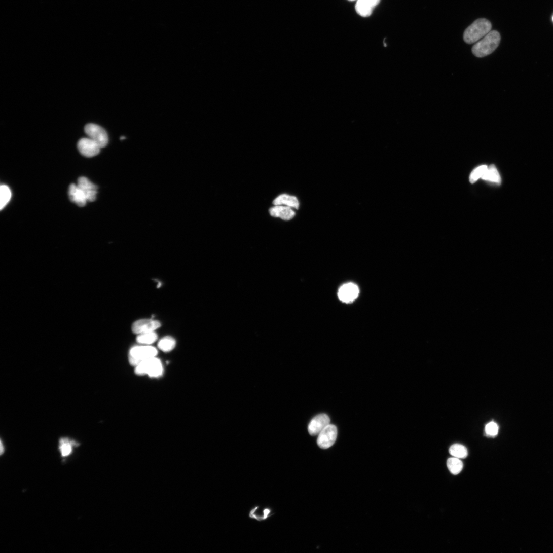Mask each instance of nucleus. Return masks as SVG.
<instances>
[{
	"instance_id": "a878e982",
	"label": "nucleus",
	"mask_w": 553,
	"mask_h": 553,
	"mask_svg": "<svg viewBox=\"0 0 553 553\" xmlns=\"http://www.w3.org/2000/svg\"><path fill=\"white\" fill-rule=\"evenodd\" d=\"M348 1H350V2H353V1H355V0H348Z\"/></svg>"
},
{
	"instance_id": "f8f14e48",
	"label": "nucleus",
	"mask_w": 553,
	"mask_h": 553,
	"mask_svg": "<svg viewBox=\"0 0 553 553\" xmlns=\"http://www.w3.org/2000/svg\"><path fill=\"white\" fill-rule=\"evenodd\" d=\"M77 185L85 194L88 202H92L95 201L97 193V188L96 185L84 177L79 179Z\"/></svg>"
},
{
	"instance_id": "6ab92c4d",
	"label": "nucleus",
	"mask_w": 553,
	"mask_h": 553,
	"mask_svg": "<svg viewBox=\"0 0 553 553\" xmlns=\"http://www.w3.org/2000/svg\"><path fill=\"white\" fill-rule=\"evenodd\" d=\"M447 467L450 472L454 475L459 474L463 469V463L457 458H449L447 462Z\"/></svg>"
},
{
	"instance_id": "bb28decb",
	"label": "nucleus",
	"mask_w": 553,
	"mask_h": 553,
	"mask_svg": "<svg viewBox=\"0 0 553 553\" xmlns=\"http://www.w3.org/2000/svg\"><path fill=\"white\" fill-rule=\"evenodd\" d=\"M552 20H553V17H552Z\"/></svg>"
},
{
	"instance_id": "2eb2a0df",
	"label": "nucleus",
	"mask_w": 553,
	"mask_h": 553,
	"mask_svg": "<svg viewBox=\"0 0 553 553\" xmlns=\"http://www.w3.org/2000/svg\"><path fill=\"white\" fill-rule=\"evenodd\" d=\"M273 204L275 206L284 205L298 209L299 204L297 198L294 196H289L287 194H282L276 198Z\"/></svg>"
},
{
	"instance_id": "f257e3e1",
	"label": "nucleus",
	"mask_w": 553,
	"mask_h": 553,
	"mask_svg": "<svg viewBox=\"0 0 553 553\" xmlns=\"http://www.w3.org/2000/svg\"><path fill=\"white\" fill-rule=\"evenodd\" d=\"M501 37L496 30H491L473 46L472 52L477 58H484L492 54L498 47Z\"/></svg>"
},
{
	"instance_id": "412c9836",
	"label": "nucleus",
	"mask_w": 553,
	"mask_h": 553,
	"mask_svg": "<svg viewBox=\"0 0 553 553\" xmlns=\"http://www.w3.org/2000/svg\"><path fill=\"white\" fill-rule=\"evenodd\" d=\"M157 339V334L154 331H152L138 335L136 340L139 344L149 345L155 342Z\"/></svg>"
},
{
	"instance_id": "9d476101",
	"label": "nucleus",
	"mask_w": 553,
	"mask_h": 553,
	"mask_svg": "<svg viewBox=\"0 0 553 553\" xmlns=\"http://www.w3.org/2000/svg\"><path fill=\"white\" fill-rule=\"evenodd\" d=\"M359 293L358 286L355 284L349 283L343 285L340 288L338 296L339 299L344 303H350L357 298Z\"/></svg>"
},
{
	"instance_id": "4468645a",
	"label": "nucleus",
	"mask_w": 553,
	"mask_h": 553,
	"mask_svg": "<svg viewBox=\"0 0 553 553\" xmlns=\"http://www.w3.org/2000/svg\"><path fill=\"white\" fill-rule=\"evenodd\" d=\"M270 215L274 217H279L284 220H290L295 216V212L289 207L275 206L270 210Z\"/></svg>"
},
{
	"instance_id": "7ed1b4c3",
	"label": "nucleus",
	"mask_w": 553,
	"mask_h": 553,
	"mask_svg": "<svg viewBox=\"0 0 553 553\" xmlns=\"http://www.w3.org/2000/svg\"><path fill=\"white\" fill-rule=\"evenodd\" d=\"M157 349L151 346H137L132 347L129 353V360L131 365L137 366L143 361L156 357Z\"/></svg>"
},
{
	"instance_id": "393cba45",
	"label": "nucleus",
	"mask_w": 553,
	"mask_h": 553,
	"mask_svg": "<svg viewBox=\"0 0 553 553\" xmlns=\"http://www.w3.org/2000/svg\"><path fill=\"white\" fill-rule=\"evenodd\" d=\"M4 446L3 445L2 442H1V453H2V454H3V453L4 452Z\"/></svg>"
},
{
	"instance_id": "aec40b11",
	"label": "nucleus",
	"mask_w": 553,
	"mask_h": 553,
	"mask_svg": "<svg viewBox=\"0 0 553 553\" xmlns=\"http://www.w3.org/2000/svg\"><path fill=\"white\" fill-rule=\"evenodd\" d=\"M12 192L9 187L2 185L0 188V209L3 210L10 202Z\"/></svg>"
},
{
	"instance_id": "39448f33",
	"label": "nucleus",
	"mask_w": 553,
	"mask_h": 553,
	"mask_svg": "<svg viewBox=\"0 0 553 553\" xmlns=\"http://www.w3.org/2000/svg\"><path fill=\"white\" fill-rule=\"evenodd\" d=\"M85 132L89 138L94 141L100 148H104L108 144V136L102 127L95 124H89L85 126Z\"/></svg>"
},
{
	"instance_id": "9b49d317",
	"label": "nucleus",
	"mask_w": 553,
	"mask_h": 553,
	"mask_svg": "<svg viewBox=\"0 0 553 553\" xmlns=\"http://www.w3.org/2000/svg\"><path fill=\"white\" fill-rule=\"evenodd\" d=\"M380 2L381 0H358L355 6L356 12L362 17H370Z\"/></svg>"
},
{
	"instance_id": "6e6552de",
	"label": "nucleus",
	"mask_w": 553,
	"mask_h": 553,
	"mask_svg": "<svg viewBox=\"0 0 553 553\" xmlns=\"http://www.w3.org/2000/svg\"><path fill=\"white\" fill-rule=\"evenodd\" d=\"M161 326L160 322L153 319L139 320L133 323L132 329L136 334L154 331Z\"/></svg>"
},
{
	"instance_id": "a211bd4d",
	"label": "nucleus",
	"mask_w": 553,
	"mask_h": 553,
	"mask_svg": "<svg viewBox=\"0 0 553 553\" xmlns=\"http://www.w3.org/2000/svg\"><path fill=\"white\" fill-rule=\"evenodd\" d=\"M449 453L455 458L465 459L468 456L467 449L463 445L456 444L449 448Z\"/></svg>"
},
{
	"instance_id": "1a4fd4ad",
	"label": "nucleus",
	"mask_w": 553,
	"mask_h": 553,
	"mask_svg": "<svg viewBox=\"0 0 553 553\" xmlns=\"http://www.w3.org/2000/svg\"><path fill=\"white\" fill-rule=\"evenodd\" d=\"M330 419L326 414H321L315 417L310 422L308 431L311 435L315 436L319 434L328 425Z\"/></svg>"
},
{
	"instance_id": "b1692460",
	"label": "nucleus",
	"mask_w": 553,
	"mask_h": 553,
	"mask_svg": "<svg viewBox=\"0 0 553 553\" xmlns=\"http://www.w3.org/2000/svg\"><path fill=\"white\" fill-rule=\"evenodd\" d=\"M498 426L494 422L489 423L485 427L486 433L489 436L494 437L496 436L498 433Z\"/></svg>"
},
{
	"instance_id": "5701e85b",
	"label": "nucleus",
	"mask_w": 553,
	"mask_h": 553,
	"mask_svg": "<svg viewBox=\"0 0 553 553\" xmlns=\"http://www.w3.org/2000/svg\"><path fill=\"white\" fill-rule=\"evenodd\" d=\"M488 167L486 165L481 166L475 169L471 173L469 180L470 183H474L478 179L481 178L485 173Z\"/></svg>"
},
{
	"instance_id": "dca6fc26",
	"label": "nucleus",
	"mask_w": 553,
	"mask_h": 553,
	"mask_svg": "<svg viewBox=\"0 0 553 553\" xmlns=\"http://www.w3.org/2000/svg\"><path fill=\"white\" fill-rule=\"evenodd\" d=\"M481 178L483 180L488 181V182L497 185H500L501 183V178L500 174L496 167L493 165H492L487 168V169Z\"/></svg>"
},
{
	"instance_id": "f03ea898",
	"label": "nucleus",
	"mask_w": 553,
	"mask_h": 553,
	"mask_svg": "<svg viewBox=\"0 0 553 553\" xmlns=\"http://www.w3.org/2000/svg\"><path fill=\"white\" fill-rule=\"evenodd\" d=\"M491 29L492 24L489 20L485 18L478 19L465 30L464 40L468 44H473L484 38Z\"/></svg>"
},
{
	"instance_id": "ddd939ff",
	"label": "nucleus",
	"mask_w": 553,
	"mask_h": 553,
	"mask_svg": "<svg viewBox=\"0 0 553 553\" xmlns=\"http://www.w3.org/2000/svg\"><path fill=\"white\" fill-rule=\"evenodd\" d=\"M69 196L72 202L81 207L85 206L88 202L85 194L78 185L71 184L70 186Z\"/></svg>"
},
{
	"instance_id": "0eeeda50",
	"label": "nucleus",
	"mask_w": 553,
	"mask_h": 553,
	"mask_svg": "<svg viewBox=\"0 0 553 553\" xmlns=\"http://www.w3.org/2000/svg\"><path fill=\"white\" fill-rule=\"evenodd\" d=\"M78 148L83 156L92 158L99 154L101 148L91 138H83L79 141Z\"/></svg>"
},
{
	"instance_id": "423d86ee",
	"label": "nucleus",
	"mask_w": 553,
	"mask_h": 553,
	"mask_svg": "<svg viewBox=\"0 0 553 553\" xmlns=\"http://www.w3.org/2000/svg\"><path fill=\"white\" fill-rule=\"evenodd\" d=\"M337 434L336 426L328 425L318 435L317 444L319 447L323 449L331 447L336 440Z\"/></svg>"
},
{
	"instance_id": "20e7f679",
	"label": "nucleus",
	"mask_w": 553,
	"mask_h": 553,
	"mask_svg": "<svg viewBox=\"0 0 553 553\" xmlns=\"http://www.w3.org/2000/svg\"><path fill=\"white\" fill-rule=\"evenodd\" d=\"M135 372L138 375H146L150 377L157 378L163 373L161 361L154 357L142 361L136 366Z\"/></svg>"
},
{
	"instance_id": "f3484780",
	"label": "nucleus",
	"mask_w": 553,
	"mask_h": 553,
	"mask_svg": "<svg viewBox=\"0 0 553 553\" xmlns=\"http://www.w3.org/2000/svg\"><path fill=\"white\" fill-rule=\"evenodd\" d=\"M78 446V444L75 440H71L68 438H61L60 440L59 449L62 456L66 457L69 456L72 451V447L73 446Z\"/></svg>"
},
{
	"instance_id": "4be33fe9",
	"label": "nucleus",
	"mask_w": 553,
	"mask_h": 553,
	"mask_svg": "<svg viewBox=\"0 0 553 553\" xmlns=\"http://www.w3.org/2000/svg\"><path fill=\"white\" fill-rule=\"evenodd\" d=\"M175 346V340L172 337L169 336L163 338L158 343L159 348L164 352L172 351Z\"/></svg>"
}]
</instances>
